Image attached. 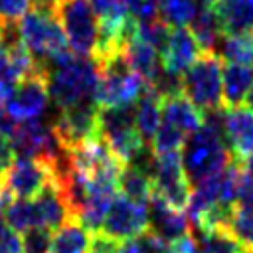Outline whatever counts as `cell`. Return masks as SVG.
Wrapping results in <instances>:
<instances>
[{
  "instance_id": "obj_3",
  "label": "cell",
  "mask_w": 253,
  "mask_h": 253,
  "mask_svg": "<svg viewBox=\"0 0 253 253\" xmlns=\"http://www.w3.org/2000/svg\"><path fill=\"white\" fill-rule=\"evenodd\" d=\"M99 83V65L95 59L71 57L47 71L49 97L57 109H67L83 101L95 99Z\"/></svg>"
},
{
  "instance_id": "obj_27",
  "label": "cell",
  "mask_w": 253,
  "mask_h": 253,
  "mask_svg": "<svg viewBox=\"0 0 253 253\" xmlns=\"http://www.w3.org/2000/svg\"><path fill=\"white\" fill-rule=\"evenodd\" d=\"M200 10V0H166L158 4L160 18L170 28H186Z\"/></svg>"
},
{
  "instance_id": "obj_16",
  "label": "cell",
  "mask_w": 253,
  "mask_h": 253,
  "mask_svg": "<svg viewBox=\"0 0 253 253\" xmlns=\"http://www.w3.org/2000/svg\"><path fill=\"white\" fill-rule=\"evenodd\" d=\"M202 49L188 28H172L164 49L160 51L162 69L172 75H184L190 65L200 57Z\"/></svg>"
},
{
  "instance_id": "obj_30",
  "label": "cell",
  "mask_w": 253,
  "mask_h": 253,
  "mask_svg": "<svg viewBox=\"0 0 253 253\" xmlns=\"http://www.w3.org/2000/svg\"><path fill=\"white\" fill-rule=\"evenodd\" d=\"M51 229L45 227H34L26 233H22V241H24V253H47L49 251V243H51Z\"/></svg>"
},
{
  "instance_id": "obj_19",
  "label": "cell",
  "mask_w": 253,
  "mask_h": 253,
  "mask_svg": "<svg viewBox=\"0 0 253 253\" xmlns=\"http://www.w3.org/2000/svg\"><path fill=\"white\" fill-rule=\"evenodd\" d=\"M162 123V99L160 95L148 85L144 93L136 101V113H134V125L136 130L146 146L152 144L154 134Z\"/></svg>"
},
{
  "instance_id": "obj_21",
  "label": "cell",
  "mask_w": 253,
  "mask_h": 253,
  "mask_svg": "<svg viewBox=\"0 0 253 253\" xmlns=\"http://www.w3.org/2000/svg\"><path fill=\"white\" fill-rule=\"evenodd\" d=\"M91 231L77 219H67L51 235L47 253H87L91 245Z\"/></svg>"
},
{
  "instance_id": "obj_11",
  "label": "cell",
  "mask_w": 253,
  "mask_h": 253,
  "mask_svg": "<svg viewBox=\"0 0 253 253\" xmlns=\"http://www.w3.org/2000/svg\"><path fill=\"white\" fill-rule=\"evenodd\" d=\"M14 152L22 158H42V160H53L59 156L65 148L61 146L53 121L47 123L43 119L34 121H22L12 136Z\"/></svg>"
},
{
  "instance_id": "obj_38",
  "label": "cell",
  "mask_w": 253,
  "mask_h": 253,
  "mask_svg": "<svg viewBox=\"0 0 253 253\" xmlns=\"http://www.w3.org/2000/svg\"><path fill=\"white\" fill-rule=\"evenodd\" d=\"M0 180H2V178H0Z\"/></svg>"
},
{
  "instance_id": "obj_23",
  "label": "cell",
  "mask_w": 253,
  "mask_h": 253,
  "mask_svg": "<svg viewBox=\"0 0 253 253\" xmlns=\"http://www.w3.org/2000/svg\"><path fill=\"white\" fill-rule=\"evenodd\" d=\"M119 192L138 204H148L150 196L154 194V184L148 174L138 170L134 164H125L119 176Z\"/></svg>"
},
{
  "instance_id": "obj_25",
  "label": "cell",
  "mask_w": 253,
  "mask_h": 253,
  "mask_svg": "<svg viewBox=\"0 0 253 253\" xmlns=\"http://www.w3.org/2000/svg\"><path fill=\"white\" fill-rule=\"evenodd\" d=\"M215 53L227 63L253 67V32L225 34Z\"/></svg>"
},
{
  "instance_id": "obj_7",
  "label": "cell",
  "mask_w": 253,
  "mask_h": 253,
  "mask_svg": "<svg viewBox=\"0 0 253 253\" xmlns=\"http://www.w3.org/2000/svg\"><path fill=\"white\" fill-rule=\"evenodd\" d=\"M134 113H136V103L125 107L99 109V136L109 144L113 154L125 164L132 162L138 156V152L146 146L136 130Z\"/></svg>"
},
{
  "instance_id": "obj_26",
  "label": "cell",
  "mask_w": 253,
  "mask_h": 253,
  "mask_svg": "<svg viewBox=\"0 0 253 253\" xmlns=\"http://www.w3.org/2000/svg\"><path fill=\"white\" fill-rule=\"evenodd\" d=\"M4 219L18 233H26L34 227H40L34 200H12V202H8L4 206Z\"/></svg>"
},
{
  "instance_id": "obj_35",
  "label": "cell",
  "mask_w": 253,
  "mask_h": 253,
  "mask_svg": "<svg viewBox=\"0 0 253 253\" xmlns=\"http://www.w3.org/2000/svg\"><path fill=\"white\" fill-rule=\"evenodd\" d=\"M34 6L38 8H47V10H55V6L61 2V0H32Z\"/></svg>"
},
{
  "instance_id": "obj_33",
  "label": "cell",
  "mask_w": 253,
  "mask_h": 253,
  "mask_svg": "<svg viewBox=\"0 0 253 253\" xmlns=\"http://www.w3.org/2000/svg\"><path fill=\"white\" fill-rule=\"evenodd\" d=\"M18 125H20L18 119L8 111V107H6L4 103H0V136L12 140V136H14L16 128H18Z\"/></svg>"
},
{
  "instance_id": "obj_32",
  "label": "cell",
  "mask_w": 253,
  "mask_h": 253,
  "mask_svg": "<svg viewBox=\"0 0 253 253\" xmlns=\"http://www.w3.org/2000/svg\"><path fill=\"white\" fill-rule=\"evenodd\" d=\"M87 253H121V243L103 233H93Z\"/></svg>"
},
{
  "instance_id": "obj_29",
  "label": "cell",
  "mask_w": 253,
  "mask_h": 253,
  "mask_svg": "<svg viewBox=\"0 0 253 253\" xmlns=\"http://www.w3.org/2000/svg\"><path fill=\"white\" fill-rule=\"evenodd\" d=\"M188 134H184L180 128H176L174 125L162 121L156 134H154V140L150 144V148L154 150V154H164V152H182L184 148V142H186Z\"/></svg>"
},
{
  "instance_id": "obj_18",
  "label": "cell",
  "mask_w": 253,
  "mask_h": 253,
  "mask_svg": "<svg viewBox=\"0 0 253 253\" xmlns=\"http://www.w3.org/2000/svg\"><path fill=\"white\" fill-rule=\"evenodd\" d=\"M190 32L196 38L202 51H217L219 42L225 36L223 22L213 6H202L190 24Z\"/></svg>"
},
{
  "instance_id": "obj_12",
  "label": "cell",
  "mask_w": 253,
  "mask_h": 253,
  "mask_svg": "<svg viewBox=\"0 0 253 253\" xmlns=\"http://www.w3.org/2000/svg\"><path fill=\"white\" fill-rule=\"evenodd\" d=\"M154 194L176 210H184L190 200V182L184 174L182 152L156 154L154 174H152Z\"/></svg>"
},
{
  "instance_id": "obj_1",
  "label": "cell",
  "mask_w": 253,
  "mask_h": 253,
  "mask_svg": "<svg viewBox=\"0 0 253 253\" xmlns=\"http://www.w3.org/2000/svg\"><path fill=\"white\" fill-rule=\"evenodd\" d=\"M202 115V126L186 138L182 148V166L190 186H196L202 180L219 174L233 160L223 134L225 107L206 111Z\"/></svg>"
},
{
  "instance_id": "obj_10",
  "label": "cell",
  "mask_w": 253,
  "mask_h": 253,
  "mask_svg": "<svg viewBox=\"0 0 253 253\" xmlns=\"http://www.w3.org/2000/svg\"><path fill=\"white\" fill-rule=\"evenodd\" d=\"M55 134L63 148H73L85 140L99 136V105L95 99L83 101L79 105L59 109L57 119L53 121Z\"/></svg>"
},
{
  "instance_id": "obj_5",
  "label": "cell",
  "mask_w": 253,
  "mask_h": 253,
  "mask_svg": "<svg viewBox=\"0 0 253 253\" xmlns=\"http://www.w3.org/2000/svg\"><path fill=\"white\" fill-rule=\"evenodd\" d=\"M97 65L99 83L95 89V103L99 105V109L134 105L148 87V83L126 65L121 53L99 61Z\"/></svg>"
},
{
  "instance_id": "obj_22",
  "label": "cell",
  "mask_w": 253,
  "mask_h": 253,
  "mask_svg": "<svg viewBox=\"0 0 253 253\" xmlns=\"http://www.w3.org/2000/svg\"><path fill=\"white\" fill-rule=\"evenodd\" d=\"M221 77H223V107H239L253 85V67L225 63Z\"/></svg>"
},
{
  "instance_id": "obj_4",
  "label": "cell",
  "mask_w": 253,
  "mask_h": 253,
  "mask_svg": "<svg viewBox=\"0 0 253 253\" xmlns=\"http://www.w3.org/2000/svg\"><path fill=\"white\" fill-rule=\"evenodd\" d=\"M55 16L75 57L93 59L101 40V24L89 0H61Z\"/></svg>"
},
{
  "instance_id": "obj_13",
  "label": "cell",
  "mask_w": 253,
  "mask_h": 253,
  "mask_svg": "<svg viewBox=\"0 0 253 253\" xmlns=\"http://www.w3.org/2000/svg\"><path fill=\"white\" fill-rule=\"evenodd\" d=\"M49 105V89H47V71L43 67H36L30 75H26L16 87L14 95L6 103L8 111L18 121H34L42 119Z\"/></svg>"
},
{
  "instance_id": "obj_14",
  "label": "cell",
  "mask_w": 253,
  "mask_h": 253,
  "mask_svg": "<svg viewBox=\"0 0 253 253\" xmlns=\"http://www.w3.org/2000/svg\"><path fill=\"white\" fill-rule=\"evenodd\" d=\"M148 231L164 243H174L190 235V221L182 210L172 208L160 196L152 194L148 200Z\"/></svg>"
},
{
  "instance_id": "obj_6",
  "label": "cell",
  "mask_w": 253,
  "mask_h": 253,
  "mask_svg": "<svg viewBox=\"0 0 253 253\" xmlns=\"http://www.w3.org/2000/svg\"><path fill=\"white\" fill-rule=\"evenodd\" d=\"M223 59L215 51H202L182 75V93L202 113L223 107Z\"/></svg>"
},
{
  "instance_id": "obj_37",
  "label": "cell",
  "mask_w": 253,
  "mask_h": 253,
  "mask_svg": "<svg viewBox=\"0 0 253 253\" xmlns=\"http://www.w3.org/2000/svg\"><path fill=\"white\" fill-rule=\"evenodd\" d=\"M150 2H154V4H162V2H166V0H150Z\"/></svg>"
},
{
  "instance_id": "obj_24",
  "label": "cell",
  "mask_w": 253,
  "mask_h": 253,
  "mask_svg": "<svg viewBox=\"0 0 253 253\" xmlns=\"http://www.w3.org/2000/svg\"><path fill=\"white\" fill-rule=\"evenodd\" d=\"M223 22L225 34L251 32L253 28V0H225L213 6Z\"/></svg>"
},
{
  "instance_id": "obj_28",
  "label": "cell",
  "mask_w": 253,
  "mask_h": 253,
  "mask_svg": "<svg viewBox=\"0 0 253 253\" xmlns=\"http://www.w3.org/2000/svg\"><path fill=\"white\" fill-rule=\"evenodd\" d=\"M229 235L245 249H253V204H237L229 223Z\"/></svg>"
},
{
  "instance_id": "obj_20",
  "label": "cell",
  "mask_w": 253,
  "mask_h": 253,
  "mask_svg": "<svg viewBox=\"0 0 253 253\" xmlns=\"http://www.w3.org/2000/svg\"><path fill=\"white\" fill-rule=\"evenodd\" d=\"M162 121L174 125L176 128H180L184 134L190 136L202 126L204 115L196 105L188 101V97L174 95V97L162 99Z\"/></svg>"
},
{
  "instance_id": "obj_9",
  "label": "cell",
  "mask_w": 253,
  "mask_h": 253,
  "mask_svg": "<svg viewBox=\"0 0 253 253\" xmlns=\"http://www.w3.org/2000/svg\"><path fill=\"white\" fill-rule=\"evenodd\" d=\"M144 231H148V204H138L123 194H117L109 204L99 233L125 243L138 239Z\"/></svg>"
},
{
  "instance_id": "obj_36",
  "label": "cell",
  "mask_w": 253,
  "mask_h": 253,
  "mask_svg": "<svg viewBox=\"0 0 253 253\" xmlns=\"http://www.w3.org/2000/svg\"><path fill=\"white\" fill-rule=\"evenodd\" d=\"M245 105H247V109L253 113V85H251V89H249V93H247V97H245Z\"/></svg>"
},
{
  "instance_id": "obj_2",
  "label": "cell",
  "mask_w": 253,
  "mask_h": 253,
  "mask_svg": "<svg viewBox=\"0 0 253 253\" xmlns=\"http://www.w3.org/2000/svg\"><path fill=\"white\" fill-rule=\"evenodd\" d=\"M18 36L30 57L45 71L75 57L53 10L34 6L18 22Z\"/></svg>"
},
{
  "instance_id": "obj_17",
  "label": "cell",
  "mask_w": 253,
  "mask_h": 253,
  "mask_svg": "<svg viewBox=\"0 0 253 253\" xmlns=\"http://www.w3.org/2000/svg\"><path fill=\"white\" fill-rule=\"evenodd\" d=\"M123 55V59L126 61V65L136 71L148 85H152L156 81V77L162 73V59H160V51L146 43L144 40H140L136 34L121 47L119 51Z\"/></svg>"
},
{
  "instance_id": "obj_34",
  "label": "cell",
  "mask_w": 253,
  "mask_h": 253,
  "mask_svg": "<svg viewBox=\"0 0 253 253\" xmlns=\"http://www.w3.org/2000/svg\"><path fill=\"white\" fill-rule=\"evenodd\" d=\"M8 63H10V47H6V43L0 40V75L6 71Z\"/></svg>"
},
{
  "instance_id": "obj_8",
  "label": "cell",
  "mask_w": 253,
  "mask_h": 253,
  "mask_svg": "<svg viewBox=\"0 0 253 253\" xmlns=\"http://www.w3.org/2000/svg\"><path fill=\"white\" fill-rule=\"evenodd\" d=\"M51 182L53 172L47 160L18 156L2 174L0 190L6 192L12 200H34Z\"/></svg>"
},
{
  "instance_id": "obj_15",
  "label": "cell",
  "mask_w": 253,
  "mask_h": 253,
  "mask_svg": "<svg viewBox=\"0 0 253 253\" xmlns=\"http://www.w3.org/2000/svg\"><path fill=\"white\" fill-rule=\"evenodd\" d=\"M223 134L233 160L243 164L253 154V113L241 105L225 107Z\"/></svg>"
},
{
  "instance_id": "obj_31",
  "label": "cell",
  "mask_w": 253,
  "mask_h": 253,
  "mask_svg": "<svg viewBox=\"0 0 253 253\" xmlns=\"http://www.w3.org/2000/svg\"><path fill=\"white\" fill-rule=\"evenodd\" d=\"M34 8L32 0H0V22L18 24Z\"/></svg>"
}]
</instances>
